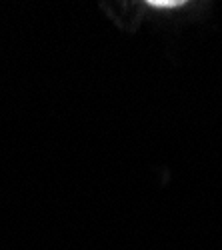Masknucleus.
Listing matches in <instances>:
<instances>
[{
  "label": "nucleus",
  "instance_id": "1",
  "mask_svg": "<svg viewBox=\"0 0 222 250\" xmlns=\"http://www.w3.org/2000/svg\"><path fill=\"white\" fill-rule=\"evenodd\" d=\"M146 6H152V8H178V6H184V2H180V0H148Z\"/></svg>",
  "mask_w": 222,
  "mask_h": 250
}]
</instances>
